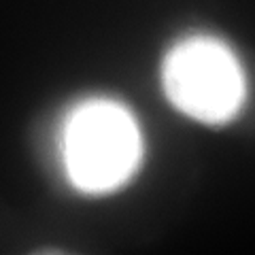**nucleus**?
I'll use <instances>...</instances> for the list:
<instances>
[{
	"mask_svg": "<svg viewBox=\"0 0 255 255\" xmlns=\"http://www.w3.org/2000/svg\"><path fill=\"white\" fill-rule=\"evenodd\" d=\"M142 140L136 119L115 100L94 98L73 109L64 126V166L85 194L124 187L138 170Z\"/></svg>",
	"mask_w": 255,
	"mask_h": 255,
	"instance_id": "f257e3e1",
	"label": "nucleus"
},
{
	"mask_svg": "<svg viewBox=\"0 0 255 255\" xmlns=\"http://www.w3.org/2000/svg\"><path fill=\"white\" fill-rule=\"evenodd\" d=\"M162 85L183 115L221 126L238 115L245 102V73L230 47L213 36H189L166 53Z\"/></svg>",
	"mask_w": 255,
	"mask_h": 255,
	"instance_id": "f03ea898",
	"label": "nucleus"
}]
</instances>
